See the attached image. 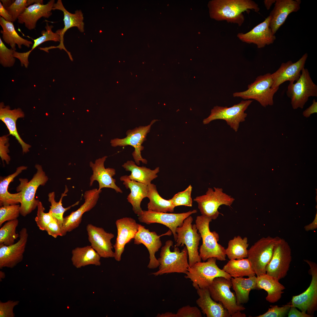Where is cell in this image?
Returning <instances> with one entry per match:
<instances>
[{"label": "cell", "instance_id": "6da1fadb", "mask_svg": "<svg viewBox=\"0 0 317 317\" xmlns=\"http://www.w3.org/2000/svg\"><path fill=\"white\" fill-rule=\"evenodd\" d=\"M208 6L210 16L217 21H225L241 26L245 20L243 13L253 10L259 11L258 5L251 0H214Z\"/></svg>", "mask_w": 317, "mask_h": 317}, {"label": "cell", "instance_id": "7a4b0ae2", "mask_svg": "<svg viewBox=\"0 0 317 317\" xmlns=\"http://www.w3.org/2000/svg\"><path fill=\"white\" fill-rule=\"evenodd\" d=\"M212 220L210 218L202 215L196 217L195 224L202 240L199 254L204 262L212 257L218 260L225 261V249L218 243L219 235L215 231L211 232L210 229V223Z\"/></svg>", "mask_w": 317, "mask_h": 317}, {"label": "cell", "instance_id": "3957f363", "mask_svg": "<svg viewBox=\"0 0 317 317\" xmlns=\"http://www.w3.org/2000/svg\"><path fill=\"white\" fill-rule=\"evenodd\" d=\"M173 244L172 240H168L162 247L160 257L157 259L159 269L151 274L157 276L173 273H186L189 267L187 248L185 246L180 251L178 247L174 246L172 252L170 249Z\"/></svg>", "mask_w": 317, "mask_h": 317}, {"label": "cell", "instance_id": "277c9868", "mask_svg": "<svg viewBox=\"0 0 317 317\" xmlns=\"http://www.w3.org/2000/svg\"><path fill=\"white\" fill-rule=\"evenodd\" d=\"M35 167L36 172L32 178L29 181L27 178H19L20 184L16 188L17 191L21 193L20 214L23 217L37 208L39 201L35 198L37 189L40 186L45 185L48 180L41 165L36 164Z\"/></svg>", "mask_w": 317, "mask_h": 317}, {"label": "cell", "instance_id": "5b68a950", "mask_svg": "<svg viewBox=\"0 0 317 317\" xmlns=\"http://www.w3.org/2000/svg\"><path fill=\"white\" fill-rule=\"evenodd\" d=\"M216 260V258L212 257L205 262L195 263L188 267L185 277L192 282L193 286L196 290L199 288H208L216 277H222L231 279L230 275L218 267Z\"/></svg>", "mask_w": 317, "mask_h": 317}, {"label": "cell", "instance_id": "8992f818", "mask_svg": "<svg viewBox=\"0 0 317 317\" xmlns=\"http://www.w3.org/2000/svg\"><path fill=\"white\" fill-rule=\"evenodd\" d=\"M273 84L272 74L268 73L257 77L253 82L248 85L247 90L235 92L233 96L245 100H255L264 107L272 106L274 104V96L279 89V87L273 88Z\"/></svg>", "mask_w": 317, "mask_h": 317}, {"label": "cell", "instance_id": "52a82bcc", "mask_svg": "<svg viewBox=\"0 0 317 317\" xmlns=\"http://www.w3.org/2000/svg\"><path fill=\"white\" fill-rule=\"evenodd\" d=\"M193 221L192 217L189 216L176 230L177 238L175 246L182 247L185 245L188 251L189 267L201 260L198 252L201 237L198 232L195 224H192Z\"/></svg>", "mask_w": 317, "mask_h": 317}, {"label": "cell", "instance_id": "ba28073f", "mask_svg": "<svg viewBox=\"0 0 317 317\" xmlns=\"http://www.w3.org/2000/svg\"><path fill=\"white\" fill-rule=\"evenodd\" d=\"M281 238L268 236L258 240L248 250L247 258L257 276L266 274V267L272 257L274 249Z\"/></svg>", "mask_w": 317, "mask_h": 317}, {"label": "cell", "instance_id": "9c48e42d", "mask_svg": "<svg viewBox=\"0 0 317 317\" xmlns=\"http://www.w3.org/2000/svg\"><path fill=\"white\" fill-rule=\"evenodd\" d=\"M301 72L295 83L289 82L286 92L294 109H303L309 97L317 96V86L312 80L308 70L304 68Z\"/></svg>", "mask_w": 317, "mask_h": 317}, {"label": "cell", "instance_id": "30bf717a", "mask_svg": "<svg viewBox=\"0 0 317 317\" xmlns=\"http://www.w3.org/2000/svg\"><path fill=\"white\" fill-rule=\"evenodd\" d=\"M198 204L201 214L215 220L220 213L219 207L222 205L231 207L235 199L223 191L221 188H208L204 195L196 197L193 200Z\"/></svg>", "mask_w": 317, "mask_h": 317}, {"label": "cell", "instance_id": "8fae6325", "mask_svg": "<svg viewBox=\"0 0 317 317\" xmlns=\"http://www.w3.org/2000/svg\"><path fill=\"white\" fill-rule=\"evenodd\" d=\"M252 101L249 100H242L238 104L229 107L215 106L211 110L208 117L203 120V123L207 124L216 119L224 120L231 128L237 131L240 123L244 121L247 115L245 111Z\"/></svg>", "mask_w": 317, "mask_h": 317}, {"label": "cell", "instance_id": "7c38bea8", "mask_svg": "<svg viewBox=\"0 0 317 317\" xmlns=\"http://www.w3.org/2000/svg\"><path fill=\"white\" fill-rule=\"evenodd\" d=\"M232 286L231 279L218 277L214 279L208 287L212 299L221 303L231 316L236 312L245 309L242 305L237 304L235 295L230 289Z\"/></svg>", "mask_w": 317, "mask_h": 317}, {"label": "cell", "instance_id": "4fadbf2b", "mask_svg": "<svg viewBox=\"0 0 317 317\" xmlns=\"http://www.w3.org/2000/svg\"><path fill=\"white\" fill-rule=\"evenodd\" d=\"M158 120H152L148 125L140 126L135 128L127 130L125 137L119 139L115 138L111 140V146L124 147L128 145L132 146L134 150L132 154L135 163L137 165L140 164V162L146 164L147 160L143 158L141 155V151L144 149L142 146L144 142L146 140L147 134L150 132L151 126Z\"/></svg>", "mask_w": 317, "mask_h": 317}, {"label": "cell", "instance_id": "5bb4252c", "mask_svg": "<svg viewBox=\"0 0 317 317\" xmlns=\"http://www.w3.org/2000/svg\"><path fill=\"white\" fill-rule=\"evenodd\" d=\"M292 260L288 243L281 238L275 246L271 259L266 268V274L279 280L286 275Z\"/></svg>", "mask_w": 317, "mask_h": 317}, {"label": "cell", "instance_id": "9a60e30c", "mask_svg": "<svg viewBox=\"0 0 317 317\" xmlns=\"http://www.w3.org/2000/svg\"><path fill=\"white\" fill-rule=\"evenodd\" d=\"M304 261L309 265L312 279L309 286L303 292L293 296L290 302L291 306L301 311L313 315L317 309V265L307 259Z\"/></svg>", "mask_w": 317, "mask_h": 317}, {"label": "cell", "instance_id": "2e32d148", "mask_svg": "<svg viewBox=\"0 0 317 317\" xmlns=\"http://www.w3.org/2000/svg\"><path fill=\"white\" fill-rule=\"evenodd\" d=\"M197 212L196 210L181 213H167L157 212L151 210H143L142 214L138 216V220L141 222L146 224L158 223L168 227L173 235L175 241L177 238L176 230L181 226L184 220L191 215Z\"/></svg>", "mask_w": 317, "mask_h": 317}, {"label": "cell", "instance_id": "e0dca14e", "mask_svg": "<svg viewBox=\"0 0 317 317\" xmlns=\"http://www.w3.org/2000/svg\"><path fill=\"white\" fill-rule=\"evenodd\" d=\"M19 234V239L16 243L8 246L0 245V269L13 268L23 260L28 237L26 228H22Z\"/></svg>", "mask_w": 317, "mask_h": 317}, {"label": "cell", "instance_id": "ac0fdd59", "mask_svg": "<svg viewBox=\"0 0 317 317\" xmlns=\"http://www.w3.org/2000/svg\"><path fill=\"white\" fill-rule=\"evenodd\" d=\"M101 191V190L94 188L85 192L84 195V203L77 210L72 212L70 215L64 217L62 227L63 236L79 226L83 215L95 206Z\"/></svg>", "mask_w": 317, "mask_h": 317}, {"label": "cell", "instance_id": "d6986e66", "mask_svg": "<svg viewBox=\"0 0 317 317\" xmlns=\"http://www.w3.org/2000/svg\"><path fill=\"white\" fill-rule=\"evenodd\" d=\"M172 233L169 230L165 234L158 235L156 232H151L144 226L139 224L138 231L134 238V244L137 245L142 244L148 250L150 261L147 267L149 269H154L159 266L158 262L155 254L162 245L160 237L163 235H171Z\"/></svg>", "mask_w": 317, "mask_h": 317}, {"label": "cell", "instance_id": "ffe728a7", "mask_svg": "<svg viewBox=\"0 0 317 317\" xmlns=\"http://www.w3.org/2000/svg\"><path fill=\"white\" fill-rule=\"evenodd\" d=\"M86 230L91 246L101 257H114V252L112 250L113 246L111 241L114 237L113 234L107 232L103 228L91 224L87 225Z\"/></svg>", "mask_w": 317, "mask_h": 317}, {"label": "cell", "instance_id": "44dd1931", "mask_svg": "<svg viewBox=\"0 0 317 317\" xmlns=\"http://www.w3.org/2000/svg\"><path fill=\"white\" fill-rule=\"evenodd\" d=\"M117 236L113 247L115 249L114 257L117 261H120L124 250L125 245L132 239L138 231L139 224L131 217H124L117 220L116 222Z\"/></svg>", "mask_w": 317, "mask_h": 317}, {"label": "cell", "instance_id": "7402d4cb", "mask_svg": "<svg viewBox=\"0 0 317 317\" xmlns=\"http://www.w3.org/2000/svg\"><path fill=\"white\" fill-rule=\"evenodd\" d=\"M271 17L269 15L263 22L245 33H239L237 36L243 42L256 45L259 48L272 44L276 39L269 27Z\"/></svg>", "mask_w": 317, "mask_h": 317}, {"label": "cell", "instance_id": "603a6c76", "mask_svg": "<svg viewBox=\"0 0 317 317\" xmlns=\"http://www.w3.org/2000/svg\"><path fill=\"white\" fill-rule=\"evenodd\" d=\"M308 56V54L306 53L296 62L293 63L289 60L282 63L279 68L272 74L273 88L279 87L280 85L287 81L293 82L296 81L301 76L302 70L304 68Z\"/></svg>", "mask_w": 317, "mask_h": 317}, {"label": "cell", "instance_id": "cb8c5ba5", "mask_svg": "<svg viewBox=\"0 0 317 317\" xmlns=\"http://www.w3.org/2000/svg\"><path fill=\"white\" fill-rule=\"evenodd\" d=\"M107 157L105 156L97 159L94 163L90 162V165L93 174L90 178V186H92L94 181H96L99 183V190L103 188H111L117 193H122V190L116 184V180L112 178L116 174L115 169L105 168L104 166V163Z\"/></svg>", "mask_w": 317, "mask_h": 317}, {"label": "cell", "instance_id": "d4e9b609", "mask_svg": "<svg viewBox=\"0 0 317 317\" xmlns=\"http://www.w3.org/2000/svg\"><path fill=\"white\" fill-rule=\"evenodd\" d=\"M60 10L63 12L64 24L63 28L58 30L55 32L59 35L60 39V43L58 46H56V48H58L60 50L63 49L67 53L69 58H71L72 56L70 52L66 49L63 44L64 36L68 29L74 27H77L80 32H84L83 14L81 10H77L74 14L69 12L64 7L61 0H58L56 3L54 4L53 10Z\"/></svg>", "mask_w": 317, "mask_h": 317}, {"label": "cell", "instance_id": "484cf974", "mask_svg": "<svg viewBox=\"0 0 317 317\" xmlns=\"http://www.w3.org/2000/svg\"><path fill=\"white\" fill-rule=\"evenodd\" d=\"M55 2L54 0H50L45 4L35 3L29 6L18 17V23L24 24L29 30L35 29L39 19L42 17L48 18L52 15Z\"/></svg>", "mask_w": 317, "mask_h": 317}, {"label": "cell", "instance_id": "4316f807", "mask_svg": "<svg viewBox=\"0 0 317 317\" xmlns=\"http://www.w3.org/2000/svg\"><path fill=\"white\" fill-rule=\"evenodd\" d=\"M301 3L299 0H276L269 15L271 17L269 27L274 35L290 14L300 9Z\"/></svg>", "mask_w": 317, "mask_h": 317}, {"label": "cell", "instance_id": "83f0119b", "mask_svg": "<svg viewBox=\"0 0 317 317\" xmlns=\"http://www.w3.org/2000/svg\"><path fill=\"white\" fill-rule=\"evenodd\" d=\"M25 114L20 108L11 109L9 105L5 106L3 102L0 104V119L6 125L8 129L9 134L14 136L20 144L23 153H26L29 151L31 146L25 142L19 135L16 127V121L19 118L24 117Z\"/></svg>", "mask_w": 317, "mask_h": 317}, {"label": "cell", "instance_id": "f1b7e54d", "mask_svg": "<svg viewBox=\"0 0 317 317\" xmlns=\"http://www.w3.org/2000/svg\"><path fill=\"white\" fill-rule=\"evenodd\" d=\"M196 290L199 298L196 300V303L207 317H231L221 303L212 299L208 288H199Z\"/></svg>", "mask_w": 317, "mask_h": 317}, {"label": "cell", "instance_id": "f546056e", "mask_svg": "<svg viewBox=\"0 0 317 317\" xmlns=\"http://www.w3.org/2000/svg\"><path fill=\"white\" fill-rule=\"evenodd\" d=\"M120 179L126 188L130 190L127 199L132 205L133 210L138 216L141 215L143 211L141 204L143 199L147 197L148 185L131 180L127 175L121 176Z\"/></svg>", "mask_w": 317, "mask_h": 317}, {"label": "cell", "instance_id": "4dcf8cb0", "mask_svg": "<svg viewBox=\"0 0 317 317\" xmlns=\"http://www.w3.org/2000/svg\"><path fill=\"white\" fill-rule=\"evenodd\" d=\"M256 289H264L267 293L266 300L270 303L277 302L281 298L285 287L279 280L266 274L257 276Z\"/></svg>", "mask_w": 317, "mask_h": 317}, {"label": "cell", "instance_id": "1f68e13d", "mask_svg": "<svg viewBox=\"0 0 317 317\" xmlns=\"http://www.w3.org/2000/svg\"><path fill=\"white\" fill-rule=\"evenodd\" d=\"M72 262L77 268L89 265H101V257L91 246L77 247L72 250Z\"/></svg>", "mask_w": 317, "mask_h": 317}, {"label": "cell", "instance_id": "d6a6232c", "mask_svg": "<svg viewBox=\"0 0 317 317\" xmlns=\"http://www.w3.org/2000/svg\"><path fill=\"white\" fill-rule=\"evenodd\" d=\"M27 167L21 166L18 167L14 173L5 177H1L0 180V204L1 206L10 205L18 204L21 201V193H11L8 191L9 183L14 178L24 170Z\"/></svg>", "mask_w": 317, "mask_h": 317}, {"label": "cell", "instance_id": "836d02e7", "mask_svg": "<svg viewBox=\"0 0 317 317\" xmlns=\"http://www.w3.org/2000/svg\"><path fill=\"white\" fill-rule=\"evenodd\" d=\"M122 166L126 171L131 172L128 176L130 179L147 185L158 177L157 174L160 171L158 167L151 170L145 166H139L132 160L127 161Z\"/></svg>", "mask_w": 317, "mask_h": 317}, {"label": "cell", "instance_id": "e575fe53", "mask_svg": "<svg viewBox=\"0 0 317 317\" xmlns=\"http://www.w3.org/2000/svg\"><path fill=\"white\" fill-rule=\"evenodd\" d=\"M231 281L233 289L235 291L238 305L247 303L249 300V295L252 290L256 289L257 277L255 276L249 277L232 278Z\"/></svg>", "mask_w": 317, "mask_h": 317}, {"label": "cell", "instance_id": "d590c367", "mask_svg": "<svg viewBox=\"0 0 317 317\" xmlns=\"http://www.w3.org/2000/svg\"><path fill=\"white\" fill-rule=\"evenodd\" d=\"M0 25L2 28L0 33L2 34L3 40L14 50H16V45L19 49H21L22 45L29 48L33 44L32 41L23 38L18 34L13 22L7 21L0 16Z\"/></svg>", "mask_w": 317, "mask_h": 317}, {"label": "cell", "instance_id": "8d00e7d4", "mask_svg": "<svg viewBox=\"0 0 317 317\" xmlns=\"http://www.w3.org/2000/svg\"><path fill=\"white\" fill-rule=\"evenodd\" d=\"M147 198L149 201L147 204L148 210L155 212H173L175 207L171 199L166 200L159 194L156 186L154 184L148 185Z\"/></svg>", "mask_w": 317, "mask_h": 317}, {"label": "cell", "instance_id": "74e56055", "mask_svg": "<svg viewBox=\"0 0 317 317\" xmlns=\"http://www.w3.org/2000/svg\"><path fill=\"white\" fill-rule=\"evenodd\" d=\"M222 269L232 277H248L255 276V273L248 258L230 259Z\"/></svg>", "mask_w": 317, "mask_h": 317}, {"label": "cell", "instance_id": "f35d334b", "mask_svg": "<svg viewBox=\"0 0 317 317\" xmlns=\"http://www.w3.org/2000/svg\"><path fill=\"white\" fill-rule=\"evenodd\" d=\"M249 246L247 237L237 236L229 241L225 253L230 259H239L247 257Z\"/></svg>", "mask_w": 317, "mask_h": 317}, {"label": "cell", "instance_id": "ab89813d", "mask_svg": "<svg viewBox=\"0 0 317 317\" xmlns=\"http://www.w3.org/2000/svg\"><path fill=\"white\" fill-rule=\"evenodd\" d=\"M68 191L67 187L65 186V190L64 192L62 194L60 199L58 202L55 200V193L54 192L50 193L48 195V201L51 204L49 212L51 213L53 218L57 220L61 230L64 219L63 215L64 213L70 209L72 207L78 205L79 203V201H78L70 206L66 208H64L62 203V200L63 197L67 195L66 193Z\"/></svg>", "mask_w": 317, "mask_h": 317}, {"label": "cell", "instance_id": "60d3db41", "mask_svg": "<svg viewBox=\"0 0 317 317\" xmlns=\"http://www.w3.org/2000/svg\"><path fill=\"white\" fill-rule=\"evenodd\" d=\"M19 223L18 219L7 221L0 229V245L8 246L14 243L15 240L19 237V233L16 232Z\"/></svg>", "mask_w": 317, "mask_h": 317}, {"label": "cell", "instance_id": "b9f144b4", "mask_svg": "<svg viewBox=\"0 0 317 317\" xmlns=\"http://www.w3.org/2000/svg\"><path fill=\"white\" fill-rule=\"evenodd\" d=\"M53 26L52 25H49L48 23L46 22L45 28L46 30H43L41 32L42 36L39 38L33 40L34 43L33 44L31 49L29 51L25 52L26 55L29 56L31 52L36 48L44 42L48 41H53L55 42H60V37L59 34L53 32L52 30Z\"/></svg>", "mask_w": 317, "mask_h": 317}, {"label": "cell", "instance_id": "7bdbcfd3", "mask_svg": "<svg viewBox=\"0 0 317 317\" xmlns=\"http://www.w3.org/2000/svg\"><path fill=\"white\" fill-rule=\"evenodd\" d=\"M35 3L43 4V1L42 0H16L10 6L6 9L11 16L13 22L27 7Z\"/></svg>", "mask_w": 317, "mask_h": 317}, {"label": "cell", "instance_id": "ee69618b", "mask_svg": "<svg viewBox=\"0 0 317 317\" xmlns=\"http://www.w3.org/2000/svg\"><path fill=\"white\" fill-rule=\"evenodd\" d=\"M20 214V205H4L0 208V227L6 221L18 219Z\"/></svg>", "mask_w": 317, "mask_h": 317}, {"label": "cell", "instance_id": "f6af8a7d", "mask_svg": "<svg viewBox=\"0 0 317 317\" xmlns=\"http://www.w3.org/2000/svg\"><path fill=\"white\" fill-rule=\"evenodd\" d=\"M192 189V187L190 185L185 190L178 192L171 199L175 207L181 205L189 207L192 206L193 201L191 196Z\"/></svg>", "mask_w": 317, "mask_h": 317}, {"label": "cell", "instance_id": "bcb514c9", "mask_svg": "<svg viewBox=\"0 0 317 317\" xmlns=\"http://www.w3.org/2000/svg\"><path fill=\"white\" fill-rule=\"evenodd\" d=\"M37 208L36 216L35 217V220L40 230L42 231H45L47 225L53 220L54 218L49 212L47 213L44 212L45 208L42 202L40 201L38 203Z\"/></svg>", "mask_w": 317, "mask_h": 317}, {"label": "cell", "instance_id": "7dc6e473", "mask_svg": "<svg viewBox=\"0 0 317 317\" xmlns=\"http://www.w3.org/2000/svg\"><path fill=\"white\" fill-rule=\"evenodd\" d=\"M15 50L6 47L0 37V63L4 67H10L15 63V58L13 56Z\"/></svg>", "mask_w": 317, "mask_h": 317}, {"label": "cell", "instance_id": "c3c4849f", "mask_svg": "<svg viewBox=\"0 0 317 317\" xmlns=\"http://www.w3.org/2000/svg\"><path fill=\"white\" fill-rule=\"evenodd\" d=\"M289 302L281 307L277 306H271L267 312L256 317H284L286 316L291 308Z\"/></svg>", "mask_w": 317, "mask_h": 317}, {"label": "cell", "instance_id": "681fc988", "mask_svg": "<svg viewBox=\"0 0 317 317\" xmlns=\"http://www.w3.org/2000/svg\"><path fill=\"white\" fill-rule=\"evenodd\" d=\"M200 309L196 306L187 305L179 309L177 313H174L173 317H202Z\"/></svg>", "mask_w": 317, "mask_h": 317}, {"label": "cell", "instance_id": "f907efd6", "mask_svg": "<svg viewBox=\"0 0 317 317\" xmlns=\"http://www.w3.org/2000/svg\"><path fill=\"white\" fill-rule=\"evenodd\" d=\"M18 301L9 300L6 302H0V317H14V307L18 305Z\"/></svg>", "mask_w": 317, "mask_h": 317}, {"label": "cell", "instance_id": "816d5d0a", "mask_svg": "<svg viewBox=\"0 0 317 317\" xmlns=\"http://www.w3.org/2000/svg\"><path fill=\"white\" fill-rule=\"evenodd\" d=\"M8 135H4L0 137V156L3 163L5 161L7 164L9 163L11 158L9 155V139Z\"/></svg>", "mask_w": 317, "mask_h": 317}, {"label": "cell", "instance_id": "f5cc1de1", "mask_svg": "<svg viewBox=\"0 0 317 317\" xmlns=\"http://www.w3.org/2000/svg\"><path fill=\"white\" fill-rule=\"evenodd\" d=\"M45 231L48 235L55 238L58 236H63L61 229L54 218L47 225Z\"/></svg>", "mask_w": 317, "mask_h": 317}, {"label": "cell", "instance_id": "db71d44e", "mask_svg": "<svg viewBox=\"0 0 317 317\" xmlns=\"http://www.w3.org/2000/svg\"><path fill=\"white\" fill-rule=\"evenodd\" d=\"M287 315L288 317H312L314 316V315L299 311L296 309V307L291 306Z\"/></svg>", "mask_w": 317, "mask_h": 317}, {"label": "cell", "instance_id": "11a10c76", "mask_svg": "<svg viewBox=\"0 0 317 317\" xmlns=\"http://www.w3.org/2000/svg\"><path fill=\"white\" fill-rule=\"evenodd\" d=\"M317 112V102L315 99L313 101V103L311 106L304 110L303 113V116L308 118L312 114Z\"/></svg>", "mask_w": 317, "mask_h": 317}, {"label": "cell", "instance_id": "9f6ffc18", "mask_svg": "<svg viewBox=\"0 0 317 317\" xmlns=\"http://www.w3.org/2000/svg\"><path fill=\"white\" fill-rule=\"evenodd\" d=\"M0 16L7 21L12 22L13 19L11 16L8 11L4 8L1 3L0 1Z\"/></svg>", "mask_w": 317, "mask_h": 317}, {"label": "cell", "instance_id": "6f0895ef", "mask_svg": "<svg viewBox=\"0 0 317 317\" xmlns=\"http://www.w3.org/2000/svg\"><path fill=\"white\" fill-rule=\"evenodd\" d=\"M317 228V215L316 214L314 219L313 222L304 227V229L305 231H308L310 230H313L316 229Z\"/></svg>", "mask_w": 317, "mask_h": 317}, {"label": "cell", "instance_id": "680465c9", "mask_svg": "<svg viewBox=\"0 0 317 317\" xmlns=\"http://www.w3.org/2000/svg\"><path fill=\"white\" fill-rule=\"evenodd\" d=\"M14 0H0L3 6L5 9L10 6L14 2Z\"/></svg>", "mask_w": 317, "mask_h": 317}, {"label": "cell", "instance_id": "91938a15", "mask_svg": "<svg viewBox=\"0 0 317 317\" xmlns=\"http://www.w3.org/2000/svg\"><path fill=\"white\" fill-rule=\"evenodd\" d=\"M276 1V0H265L264 1V2L267 9L269 10L272 4L275 3Z\"/></svg>", "mask_w": 317, "mask_h": 317}, {"label": "cell", "instance_id": "94428289", "mask_svg": "<svg viewBox=\"0 0 317 317\" xmlns=\"http://www.w3.org/2000/svg\"><path fill=\"white\" fill-rule=\"evenodd\" d=\"M241 311H239L237 312H236L233 315L231 316L232 317H246V315L245 314L242 313L240 312Z\"/></svg>", "mask_w": 317, "mask_h": 317}]
</instances>
